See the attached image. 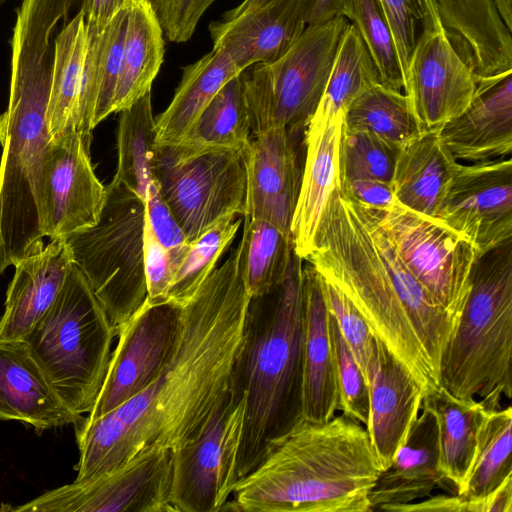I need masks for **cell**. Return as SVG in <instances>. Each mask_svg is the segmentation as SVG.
<instances>
[{
	"label": "cell",
	"instance_id": "1",
	"mask_svg": "<svg viewBox=\"0 0 512 512\" xmlns=\"http://www.w3.org/2000/svg\"><path fill=\"white\" fill-rule=\"evenodd\" d=\"M249 300L236 247L182 305L178 347L157 378L100 418L75 424V481L147 448L177 450L202 433L230 389Z\"/></svg>",
	"mask_w": 512,
	"mask_h": 512
},
{
	"label": "cell",
	"instance_id": "2",
	"mask_svg": "<svg viewBox=\"0 0 512 512\" xmlns=\"http://www.w3.org/2000/svg\"><path fill=\"white\" fill-rule=\"evenodd\" d=\"M304 260L351 301L424 396L441 387V359L458 319L407 269L373 209L337 189Z\"/></svg>",
	"mask_w": 512,
	"mask_h": 512
},
{
	"label": "cell",
	"instance_id": "3",
	"mask_svg": "<svg viewBox=\"0 0 512 512\" xmlns=\"http://www.w3.org/2000/svg\"><path fill=\"white\" fill-rule=\"evenodd\" d=\"M66 9L23 0L12 37L10 94L0 114V274L44 247L47 123L54 41Z\"/></svg>",
	"mask_w": 512,
	"mask_h": 512
},
{
	"label": "cell",
	"instance_id": "4",
	"mask_svg": "<svg viewBox=\"0 0 512 512\" xmlns=\"http://www.w3.org/2000/svg\"><path fill=\"white\" fill-rule=\"evenodd\" d=\"M380 472L363 424L343 414L303 420L236 482L224 511L371 512Z\"/></svg>",
	"mask_w": 512,
	"mask_h": 512
},
{
	"label": "cell",
	"instance_id": "5",
	"mask_svg": "<svg viewBox=\"0 0 512 512\" xmlns=\"http://www.w3.org/2000/svg\"><path fill=\"white\" fill-rule=\"evenodd\" d=\"M303 261L294 252L286 276L250 297L230 388L244 398L237 481L303 419Z\"/></svg>",
	"mask_w": 512,
	"mask_h": 512
},
{
	"label": "cell",
	"instance_id": "6",
	"mask_svg": "<svg viewBox=\"0 0 512 512\" xmlns=\"http://www.w3.org/2000/svg\"><path fill=\"white\" fill-rule=\"evenodd\" d=\"M512 238L480 254L470 290L441 359V386L488 409L511 399Z\"/></svg>",
	"mask_w": 512,
	"mask_h": 512
},
{
	"label": "cell",
	"instance_id": "7",
	"mask_svg": "<svg viewBox=\"0 0 512 512\" xmlns=\"http://www.w3.org/2000/svg\"><path fill=\"white\" fill-rule=\"evenodd\" d=\"M116 330L73 262L56 299L24 341L63 402L88 414L101 390Z\"/></svg>",
	"mask_w": 512,
	"mask_h": 512
},
{
	"label": "cell",
	"instance_id": "8",
	"mask_svg": "<svg viewBox=\"0 0 512 512\" xmlns=\"http://www.w3.org/2000/svg\"><path fill=\"white\" fill-rule=\"evenodd\" d=\"M145 214V202L112 179L98 222L66 239L116 334L147 298Z\"/></svg>",
	"mask_w": 512,
	"mask_h": 512
},
{
	"label": "cell",
	"instance_id": "9",
	"mask_svg": "<svg viewBox=\"0 0 512 512\" xmlns=\"http://www.w3.org/2000/svg\"><path fill=\"white\" fill-rule=\"evenodd\" d=\"M349 26L342 15L306 26L282 58L241 73L253 134L274 128L305 133Z\"/></svg>",
	"mask_w": 512,
	"mask_h": 512
},
{
	"label": "cell",
	"instance_id": "10",
	"mask_svg": "<svg viewBox=\"0 0 512 512\" xmlns=\"http://www.w3.org/2000/svg\"><path fill=\"white\" fill-rule=\"evenodd\" d=\"M153 176L188 242L246 212L244 152L185 143H155Z\"/></svg>",
	"mask_w": 512,
	"mask_h": 512
},
{
	"label": "cell",
	"instance_id": "11",
	"mask_svg": "<svg viewBox=\"0 0 512 512\" xmlns=\"http://www.w3.org/2000/svg\"><path fill=\"white\" fill-rule=\"evenodd\" d=\"M373 210L407 269L459 320L478 256L474 246L437 217L419 214L397 202L385 210Z\"/></svg>",
	"mask_w": 512,
	"mask_h": 512
},
{
	"label": "cell",
	"instance_id": "12",
	"mask_svg": "<svg viewBox=\"0 0 512 512\" xmlns=\"http://www.w3.org/2000/svg\"><path fill=\"white\" fill-rule=\"evenodd\" d=\"M173 452L147 448L119 465L49 490L5 510L19 512H176L171 502Z\"/></svg>",
	"mask_w": 512,
	"mask_h": 512
},
{
	"label": "cell",
	"instance_id": "13",
	"mask_svg": "<svg viewBox=\"0 0 512 512\" xmlns=\"http://www.w3.org/2000/svg\"><path fill=\"white\" fill-rule=\"evenodd\" d=\"M244 413L243 396L230 388L202 433L172 451L171 502L176 512L224 511L237 482Z\"/></svg>",
	"mask_w": 512,
	"mask_h": 512
},
{
	"label": "cell",
	"instance_id": "14",
	"mask_svg": "<svg viewBox=\"0 0 512 512\" xmlns=\"http://www.w3.org/2000/svg\"><path fill=\"white\" fill-rule=\"evenodd\" d=\"M183 329V306L147 300L117 330V344L93 408L91 422L146 389L174 355Z\"/></svg>",
	"mask_w": 512,
	"mask_h": 512
},
{
	"label": "cell",
	"instance_id": "15",
	"mask_svg": "<svg viewBox=\"0 0 512 512\" xmlns=\"http://www.w3.org/2000/svg\"><path fill=\"white\" fill-rule=\"evenodd\" d=\"M478 255L512 238V160L458 164L437 216Z\"/></svg>",
	"mask_w": 512,
	"mask_h": 512
},
{
	"label": "cell",
	"instance_id": "16",
	"mask_svg": "<svg viewBox=\"0 0 512 512\" xmlns=\"http://www.w3.org/2000/svg\"><path fill=\"white\" fill-rule=\"evenodd\" d=\"M476 74L452 44L448 31L422 30L404 78L403 93L421 133L438 132L470 104Z\"/></svg>",
	"mask_w": 512,
	"mask_h": 512
},
{
	"label": "cell",
	"instance_id": "17",
	"mask_svg": "<svg viewBox=\"0 0 512 512\" xmlns=\"http://www.w3.org/2000/svg\"><path fill=\"white\" fill-rule=\"evenodd\" d=\"M91 136L70 132L52 138L45 177V237L67 239L94 226L105 199L104 186L94 172Z\"/></svg>",
	"mask_w": 512,
	"mask_h": 512
},
{
	"label": "cell",
	"instance_id": "18",
	"mask_svg": "<svg viewBox=\"0 0 512 512\" xmlns=\"http://www.w3.org/2000/svg\"><path fill=\"white\" fill-rule=\"evenodd\" d=\"M300 135L284 128L270 129L254 134L244 151V217L269 222L289 234L303 169L298 154Z\"/></svg>",
	"mask_w": 512,
	"mask_h": 512
},
{
	"label": "cell",
	"instance_id": "19",
	"mask_svg": "<svg viewBox=\"0 0 512 512\" xmlns=\"http://www.w3.org/2000/svg\"><path fill=\"white\" fill-rule=\"evenodd\" d=\"M367 382L370 409L365 428L380 470L384 471L404 445L421 410L424 393L411 373L376 338Z\"/></svg>",
	"mask_w": 512,
	"mask_h": 512
},
{
	"label": "cell",
	"instance_id": "20",
	"mask_svg": "<svg viewBox=\"0 0 512 512\" xmlns=\"http://www.w3.org/2000/svg\"><path fill=\"white\" fill-rule=\"evenodd\" d=\"M344 114L318 104L304 134L305 159L291 234L298 256L311 252L332 194L340 187L339 152Z\"/></svg>",
	"mask_w": 512,
	"mask_h": 512
},
{
	"label": "cell",
	"instance_id": "21",
	"mask_svg": "<svg viewBox=\"0 0 512 512\" xmlns=\"http://www.w3.org/2000/svg\"><path fill=\"white\" fill-rule=\"evenodd\" d=\"M438 135L457 161L510 156L512 71L492 77L476 75V90L469 106L447 122Z\"/></svg>",
	"mask_w": 512,
	"mask_h": 512
},
{
	"label": "cell",
	"instance_id": "22",
	"mask_svg": "<svg viewBox=\"0 0 512 512\" xmlns=\"http://www.w3.org/2000/svg\"><path fill=\"white\" fill-rule=\"evenodd\" d=\"M306 28L305 0H273L230 20L209 26L213 48L244 71L282 58Z\"/></svg>",
	"mask_w": 512,
	"mask_h": 512
},
{
	"label": "cell",
	"instance_id": "23",
	"mask_svg": "<svg viewBox=\"0 0 512 512\" xmlns=\"http://www.w3.org/2000/svg\"><path fill=\"white\" fill-rule=\"evenodd\" d=\"M303 294V419L324 423L339 410V387L329 327L323 279L314 266L304 260Z\"/></svg>",
	"mask_w": 512,
	"mask_h": 512
},
{
	"label": "cell",
	"instance_id": "24",
	"mask_svg": "<svg viewBox=\"0 0 512 512\" xmlns=\"http://www.w3.org/2000/svg\"><path fill=\"white\" fill-rule=\"evenodd\" d=\"M83 418L59 397L24 340L0 342V420L43 431Z\"/></svg>",
	"mask_w": 512,
	"mask_h": 512
},
{
	"label": "cell",
	"instance_id": "25",
	"mask_svg": "<svg viewBox=\"0 0 512 512\" xmlns=\"http://www.w3.org/2000/svg\"><path fill=\"white\" fill-rule=\"evenodd\" d=\"M73 262L67 241L53 239L14 265L0 318V342L25 339L56 299Z\"/></svg>",
	"mask_w": 512,
	"mask_h": 512
},
{
	"label": "cell",
	"instance_id": "26",
	"mask_svg": "<svg viewBox=\"0 0 512 512\" xmlns=\"http://www.w3.org/2000/svg\"><path fill=\"white\" fill-rule=\"evenodd\" d=\"M404 445L381 471L370 494L371 512L429 497L436 486L447 487L439 468V441L434 414L421 408Z\"/></svg>",
	"mask_w": 512,
	"mask_h": 512
},
{
	"label": "cell",
	"instance_id": "27",
	"mask_svg": "<svg viewBox=\"0 0 512 512\" xmlns=\"http://www.w3.org/2000/svg\"><path fill=\"white\" fill-rule=\"evenodd\" d=\"M458 164L438 132L422 133L398 152L391 182L396 202L436 217Z\"/></svg>",
	"mask_w": 512,
	"mask_h": 512
},
{
	"label": "cell",
	"instance_id": "28",
	"mask_svg": "<svg viewBox=\"0 0 512 512\" xmlns=\"http://www.w3.org/2000/svg\"><path fill=\"white\" fill-rule=\"evenodd\" d=\"M421 408L436 419L439 468L447 487L459 494L473 466L480 427L490 409L476 399H460L444 387L426 394Z\"/></svg>",
	"mask_w": 512,
	"mask_h": 512
},
{
	"label": "cell",
	"instance_id": "29",
	"mask_svg": "<svg viewBox=\"0 0 512 512\" xmlns=\"http://www.w3.org/2000/svg\"><path fill=\"white\" fill-rule=\"evenodd\" d=\"M163 30L149 0H132L128 10L113 113L150 92L164 59Z\"/></svg>",
	"mask_w": 512,
	"mask_h": 512
},
{
	"label": "cell",
	"instance_id": "30",
	"mask_svg": "<svg viewBox=\"0 0 512 512\" xmlns=\"http://www.w3.org/2000/svg\"><path fill=\"white\" fill-rule=\"evenodd\" d=\"M241 73L224 53L214 48L184 66L170 104L155 119L156 143L180 142L217 92Z\"/></svg>",
	"mask_w": 512,
	"mask_h": 512
},
{
	"label": "cell",
	"instance_id": "31",
	"mask_svg": "<svg viewBox=\"0 0 512 512\" xmlns=\"http://www.w3.org/2000/svg\"><path fill=\"white\" fill-rule=\"evenodd\" d=\"M87 49V25L79 13L58 32L54 41L52 80L47 106L51 138L82 134L81 100Z\"/></svg>",
	"mask_w": 512,
	"mask_h": 512
},
{
	"label": "cell",
	"instance_id": "32",
	"mask_svg": "<svg viewBox=\"0 0 512 512\" xmlns=\"http://www.w3.org/2000/svg\"><path fill=\"white\" fill-rule=\"evenodd\" d=\"M129 6L119 11L103 32L86 24L87 49L81 100L82 129L85 132H92L113 113Z\"/></svg>",
	"mask_w": 512,
	"mask_h": 512
},
{
	"label": "cell",
	"instance_id": "33",
	"mask_svg": "<svg viewBox=\"0 0 512 512\" xmlns=\"http://www.w3.org/2000/svg\"><path fill=\"white\" fill-rule=\"evenodd\" d=\"M512 408L490 409L480 427L476 457L462 491L469 512H488L490 496L512 478Z\"/></svg>",
	"mask_w": 512,
	"mask_h": 512
},
{
	"label": "cell",
	"instance_id": "34",
	"mask_svg": "<svg viewBox=\"0 0 512 512\" xmlns=\"http://www.w3.org/2000/svg\"><path fill=\"white\" fill-rule=\"evenodd\" d=\"M344 128L369 132L399 150L422 134L404 93L382 83L368 86L350 104Z\"/></svg>",
	"mask_w": 512,
	"mask_h": 512
},
{
	"label": "cell",
	"instance_id": "35",
	"mask_svg": "<svg viewBox=\"0 0 512 512\" xmlns=\"http://www.w3.org/2000/svg\"><path fill=\"white\" fill-rule=\"evenodd\" d=\"M237 247L242 278L250 297L278 284L286 276L295 252L291 234L269 222L247 216Z\"/></svg>",
	"mask_w": 512,
	"mask_h": 512
},
{
	"label": "cell",
	"instance_id": "36",
	"mask_svg": "<svg viewBox=\"0 0 512 512\" xmlns=\"http://www.w3.org/2000/svg\"><path fill=\"white\" fill-rule=\"evenodd\" d=\"M119 113L118 161L113 179L145 201L149 185L154 180L151 158L156 129L151 93H146Z\"/></svg>",
	"mask_w": 512,
	"mask_h": 512
},
{
	"label": "cell",
	"instance_id": "37",
	"mask_svg": "<svg viewBox=\"0 0 512 512\" xmlns=\"http://www.w3.org/2000/svg\"><path fill=\"white\" fill-rule=\"evenodd\" d=\"M251 125L241 74L228 81L178 143L244 152Z\"/></svg>",
	"mask_w": 512,
	"mask_h": 512
},
{
	"label": "cell",
	"instance_id": "38",
	"mask_svg": "<svg viewBox=\"0 0 512 512\" xmlns=\"http://www.w3.org/2000/svg\"><path fill=\"white\" fill-rule=\"evenodd\" d=\"M340 15L359 33L379 73L381 83L402 91L404 78L393 33L380 0H342Z\"/></svg>",
	"mask_w": 512,
	"mask_h": 512
},
{
	"label": "cell",
	"instance_id": "39",
	"mask_svg": "<svg viewBox=\"0 0 512 512\" xmlns=\"http://www.w3.org/2000/svg\"><path fill=\"white\" fill-rule=\"evenodd\" d=\"M375 83H381L375 63L350 23L319 104L331 113L344 114L356 97Z\"/></svg>",
	"mask_w": 512,
	"mask_h": 512
},
{
	"label": "cell",
	"instance_id": "40",
	"mask_svg": "<svg viewBox=\"0 0 512 512\" xmlns=\"http://www.w3.org/2000/svg\"><path fill=\"white\" fill-rule=\"evenodd\" d=\"M241 223L238 216L225 218L188 242L170 284L169 300L183 305L198 291L234 240Z\"/></svg>",
	"mask_w": 512,
	"mask_h": 512
},
{
	"label": "cell",
	"instance_id": "41",
	"mask_svg": "<svg viewBox=\"0 0 512 512\" xmlns=\"http://www.w3.org/2000/svg\"><path fill=\"white\" fill-rule=\"evenodd\" d=\"M398 152L399 149L369 132L343 128L339 152L340 185L356 179L391 183Z\"/></svg>",
	"mask_w": 512,
	"mask_h": 512
},
{
	"label": "cell",
	"instance_id": "42",
	"mask_svg": "<svg viewBox=\"0 0 512 512\" xmlns=\"http://www.w3.org/2000/svg\"><path fill=\"white\" fill-rule=\"evenodd\" d=\"M389 21L400 58L403 78L414 50L417 23L422 30L445 29L437 0H380Z\"/></svg>",
	"mask_w": 512,
	"mask_h": 512
},
{
	"label": "cell",
	"instance_id": "43",
	"mask_svg": "<svg viewBox=\"0 0 512 512\" xmlns=\"http://www.w3.org/2000/svg\"><path fill=\"white\" fill-rule=\"evenodd\" d=\"M329 327L339 387V410L343 415L366 426L370 409L367 380L346 344L331 311Z\"/></svg>",
	"mask_w": 512,
	"mask_h": 512
},
{
	"label": "cell",
	"instance_id": "44",
	"mask_svg": "<svg viewBox=\"0 0 512 512\" xmlns=\"http://www.w3.org/2000/svg\"><path fill=\"white\" fill-rule=\"evenodd\" d=\"M323 285L328 308L335 317L346 344L367 380L368 365L375 338L351 301L333 284L324 279Z\"/></svg>",
	"mask_w": 512,
	"mask_h": 512
},
{
	"label": "cell",
	"instance_id": "45",
	"mask_svg": "<svg viewBox=\"0 0 512 512\" xmlns=\"http://www.w3.org/2000/svg\"><path fill=\"white\" fill-rule=\"evenodd\" d=\"M144 268L147 298L150 303L168 301V293L173 277V266L169 250L157 239L145 214L143 231Z\"/></svg>",
	"mask_w": 512,
	"mask_h": 512
},
{
	"label": "cell",
	"instance_id": "46",
	"mask_svg": "<svg viewBox=\"0 0 512 512\" xmlns=\"http://www.w3.org/2000/svg\"><path fill=\"white\" fill-rule=\"evenodd\" d=\"M215 0H153L152 6L165 36L172 42H186Z\"/></svg>",
	"mask_w": 512,
	"mask_h": 512
},
{
	"label": "cell",
	"instance_id": "47",
	"mask_svg": "<svg viewBox=\"0 0 512 512\" xmlns=\"http://www.w3.org/2000/svg\"><path fill=\"white\" fill-rule=\"evenodd\" d=\"M144 202L151 227L159 242L166 249H174L188 242L170 208L162 198L155 178L149 185Z\"/></svg>",
	"mask_w": 512,
	"mask_h": 512
},
{
	"label": "cell",
	"instance_id": "48",
	"mask_svg": "<svg viewBox=\"0 0 512 512\" xmlns=\"http://www.w3.org/2000/svg\"><path fill=\"white\" fill-rule=\"evenodd\" d=\"M341 191L362 206L385 210L396 203L391 183L374 179H356L340 185Z\"/></svg>",
	"mask_w": 512,
	"mask_h": 512
},
{
	"label": "cell",
	"instance_id": "49",
	"mask_svg": "<svg viewBox=\"0 0 512 512\" xmlns=\"http://www.w3.org/2000/svg\"><path fill=\"white\" fill-rule=\"evenodd\" d=\"M132 0H81V13L86 24L103 32L113 17L128 7Z\"/></svg>",
	"mask_w": 512,
	"mask_h": 512
},
{
	"label": "cell",
	"instance_id": "50",
	"mask_svg": "<svg viewBox=\"0 0 512 512\" xmlns=\"http://www.w3.org/2000/svg\"><path fill=\"white\" fill-rule=\"evenodd\" d=\"M424 501L419 503H408L396 506L391 509L395 512H413V511H469L467 503L457 494L452 495H436L426 497Z\"/></svg>",
	"mask_w": 512,
	"mask_h": 512
},
{
	"label": "cell",
	"instance_id": "51",
	"mask_svg": "<svg viewBox=\"0 0 512 512\" xmlns=\"http://www.w3.org/2000/svg\"><path fill=\"white\" fill-rule=\"evenodd\" d=\"M342 0H305L306 26L317 25L340 15Z\"/></svg>",
	"mask_w": 512,
	"mask_h": 512
},
{
	"label": "cell",
	"instance_id": "52",
	"mask_svg": "<svg viewBox=\"0 0 512 512\" xmlns=\"http://www.w3.org/2000/svg\"><path fill=\"white\" fill-rule=\"evenodd\" d=\"M488 512H512V478L506 480L490 496Z\"/></svg>",
	"mask_w": 512,
	"mask_h": 512
},
{
	"label": "cell",
	"instance_id": "53",
	"mask_svg": "<svg viewBox=\"0 0 512 512\" xmlns=\"http://www.w3.org/2000/svg\"><path fill=\"white\" fill-rule=\"evenodd\" d=\"M271 1H273V0H244L237 7L233 8L230 11H227L223 15V19L222 20L234 19V18H236L238 16H241L243 14H246V13H248L250 11L258 9V8H260V7L270 3Z\"/></svg>",
	"mask_w": 512,
	"mask_h": 512
},
{
	"label": "cell",
	"instance_id": "54",
	"mask_svg": "<svg viewBox=\"0 0 512 512\" xmlns=\"http://www.w3.org/2000/svg\"><path fill=\"white\" fill-rule=\"evenodd\" d=\"M150 2H152L153 0H149Z\"/></svg>",
	"mask_w": 512,
	"mask_h": 512
}]
</instances>
